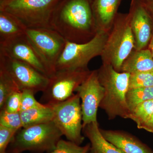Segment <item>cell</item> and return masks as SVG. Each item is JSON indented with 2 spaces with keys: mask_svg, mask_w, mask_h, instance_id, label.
<instances>
[{
  "mask_svg": "<svg viewBox=\"0 0 153 153\" xmlns=\"http://www.w3.org/2000/svg\"><path fill=\"white\" fill-rule=\"evenodd\" d=\"M35 94L29 90H24L22 91L21 100V111L30 109L33 108L39 107L44 104L39 102L35 98Z\"/></svg>",
  "mask_w": 153,
  "mask_h": 153,
  "instance_id": "obj_27",
  "label": "cell"
},
{
  "mask_svg": "<svg viewBox=\"0 0 153 153\" xmlns=\"http://www.w3.org/2000/svg\"><path fill=\"white\" fill-rule=\"evenodd\" d=\"M107 31L98 30L93 38L83 43L66 41L63 52L57 60L56 71L88 70L89 61L101 55L108 37Z\"/></svg>",
  "mask_w": 153,
  "mask_h": 153,
  "instance_id": "obj_5",
  "label": "cell"
},
{
  "mask_svg": "<svg viewBox=\"0 0 153 153\" xmlns=\"http://www.w3.org/2000/svg\"><path fill=\"white\" fill-rule=\"evenodd\" d=\"M5 1V0H0V2L3 1Z\"/></svg>",
  "mask_w": 153,
  "mask_h": 153,
  "instance_id": "obj_33",
  "label": "cell"
},
{
  "mask_svg": "<svg viewBox=\"0 0 153 153\" xmlns=\"http://www.w3.org/2000/svg\"><path fill=\"white\" fill-rule=\"evenodd\" d=\"M129 15L134 38L135 50L144 49L152 37V21L150 13L141 0H132Z\"/></svg>",
  "mask_w": 153,
  "mask_h": 153,
  "instance_id": "obj_12",
  "label": "cell"
},
{
  "mask_svg": "<svg viewBox=\"0 0 153 153\" xmlns=\"http://www.w3.org/2000/svg\"><path fill=\"white\" fill-rule=\"evenodd\" d=\"M0 53L27 63L48 76L40 56L25 34L7 41H0Z\"/></svg>",
  "mask_w": 153,
  "mask_h": 153,
  "instance_id": "obj_13",
  "label": "cell"
},
{
  "mask_svg": "<svg viewBox=\"0 0 153 153\" xmlns=\"http://www.w3.org/2000/svg\"><path fill=\"white\" fill-rule=\"evenodd\" d=\"M99 79L104 88V94L100 108L109 120L117 117L128 119L130 111L126 95L129 89V73L115 70L111 65L103 64L97 70Z\"/></svg>",
  "mask_w": 153,
  "mask_h": 153,
  "instance_id": "obj_2",
  "label": "cell"
},
{
  "mask_svg": "<svg viewBox=\"0 0 153 153\" xmlns=\"http://www.w3.org/2000/svg\"><path fill=\"white\" fill-rule=\"evenodd\" d=\"M75 92L81 100L82 126L97 121V112L104 94V89L99 79L97 70L91 71Z\"/></svg>",
  "mask_w": 153,
  "mask_h": 153,
  "instance_id": "obj_11",
  "label": "cell"
},
{
  "mask_svg": "<svg viewBox=\"0 0 153 153\" xmlns=\"http://www.w3.org/2000/svg\"><path fill=\"white\" fill-rule=\"evenodd\" d=\"M63 135L53 121L23 128L14 136L7 153H49L55 149Z\"/></svg>",
  "mask_w": 153,
  "mask_h": 153,
  "instance_id": "obj_3",
  "label": "cell"
},
{
  "mask_svg": "<svg viewBox=\"0 0 153 153\" xmlns=\"http://www.w3.org/2000/svg\"><path fill=\"white\" fill-rule=\"evenodd\" d=\"M20 114L23 128L52 121L54 117L52 108L46 105L20 111Z\"/></svg>",
  "mask_w": 153,
  "mask_h": 153,
  "instance_id": "obj_19",
  "label": "cell"
},
{
  "mask_svg": "<svg viewBox=\"0 0 153 153\" xmlns=\"http://www.w3.org/2000/svg\"><path fill=\"white\" fill-rule=\"evenodd\" d=\"M22 91H14L6 100L1 110H4L10 112H19L21 111Z\"/></svg>",
  "mask_w": 153,
  "mask_h": 153,
  "instance_id": "obj_26",
  "label": "cell"
},
{
  "mask_svg": "<svg viewBox=\"0 0 153 153\" xmlns=\"http://www.w3.org/2000/svg\"><path fill=\"white\" fill-rule=\"evenodd\" d=\"M149 49L150 50L151 53L153 57V36L151 38V41H150L149 45Z\"/></svg>",
  "mask_w": 153,
  "mask_h": 153,
  "instance_id": "obj_31",
  "label": "cell"
},
{
  "mask_svg": "<svg viewBox=\"0 0 153 153\" xmlns=\"http://www.w3.org/2000/svg\"><path fill=\"white\" fill-rule=\"evenodd\" d=\"M114 22L101 56L103 64L111 65L120 71L125 60L134 48V38L129 14H117Z\"/></svg>",
  "mask_w": 153,
  "mask_h": 153,
  "instance_id": "obj_4",
  "label": "cell"
},
{
  "mask_svg": "<svg viewBox=\"0 0 153 153\" xmlns=\"http://www.w3.org/2000/svg\"><path fill=\"white\" fill-rule=\"evenodd\" d=\"M25 34L40 56L49 78L51 77L56 72V64L66 40L51 28H27Z\"/></svg>",
  "mask_w": 153,
  "mask_h": 153,
  "instance_id": "obj_7",
  "label": "cell"
},
{
  "mask_svg": "<svg viewBox=\"0 0 153 153\" xmlns=\"http://www.w3.org/2000/svg\"><path fill=\"white\" fill-rule=\"evenodd\" d=\"M50 106L54 112L53 121L63 135L80 146L85 138L82 134V115L78 94H74L67 100Z\"/></svg>",
  "mask_w": 153,
  "mask_h": 153,
  "instance_id": "obj_8",
  "label": "cell"
},
{
  "mask_svg": "<svg viewBox=\"0 0 153 153\" xmlns=\"http://www.w3.org/2000/svg\"><path fill=\"white\" fill-rule=\"evenodd\" d=\"M90 72L88 70L56 71L49 77L47 88L43 92L42 104L50 106L70 98Z\"/></svg>",
  "mask_w": 153,
  "mask_h": 153,
  "instance_id": "obj_10",
  "label": "cell"
},
{
  "mask_svg": "<svg viewBox=\"0 0 153 153\" xmlns=\"http://www.w3.org/2000/svg\"><path fill=\"white\" fill-rule=\"evenodd\" d=\"M50 25L67 41L83 43L89 41L97 32L91 0H60Z\"/></svg>",
  "mask_w": 153,
  "mask_h": 153,
  "instance_id": "obj_1",
  "label": "cell"
},
{
  "mask_svg": "<svg viewBox=\"0 0 153 153\" xmlns=\"http://www.w3.org/2000/svg\"><path fill=\"white\" fill-rule=\"evenodd\" d=\"M17 132L0 125V153H7L8 147Z\"/></svg>",
  "mask_w": 153,
  "mask_h": 153,
  "instance_id": "obj_28",
  "label": "cell"
},
{
  "mask_svg": "<svg viewBox=\"0 0 153 153\" xmlns=\"http://www.w3.org/2000/svg\"><path fill=\"white\" fill-rule=\"evenodd\" d=\"M141 1H142L143 2L147 3L149 2H150L151 1H153V0H141Z\"/></svg>",
  "mask_w": 153,
  "mask_h": 153,
  "instance_id": "obj_32",
  "label": "cell"
},
{
  "mask_svg": "<svg viewBox=\"0 0 153 153\" xmlns=\"http://www.w3.org/2000/svg\"><path fill=\"white\" fill-rule=\"evenodd\" d=\"M120 72L130 74L143 72H153V57L149 49L135 50L125 60Z\"/></svg>",
  "mask_w": 153,
  "mask_h": 153,
  "instance_id": "obj_16",
  "label": "cell"
},
{
  "mask_svg": "<svg viewBox=\"0 0 153 153\" xmlns=\"http://www.w3.org/2000/svg\"><path fill=\"white\" fill-rule=\"evenodd\" d=\"M151 100H153V86L128 89L126 95L130 114L139 104Z\"/></svg>",
  "mask_w": 153,
  "mask_h": 153,
  "instance_id": "obj_20",
  "label": "cell"
},
{
  "mask_svg": "<svg viewBox=\"0 0 153 153\" xmlns=\"http://www.w3.org/2000/svg\"><path fill=\"white\" fill-rule=\"evenodd\" d=\"M60 0H5L0 11L12 14L27 28L50 27V21Z\"/></svg>",
  "mask_w": 153,
  "mask_h": 153,
  "instance_id": "obj_6",
  "label": "cell"
},
{
  "mask_svg": "<svg viewBox=\"0 0 153 153\" xmlns=\"http://www.w3.org/2000/svg\"><path fill=\"white\" fill-rule=\"evenodd\" d=\"M153 86V72H143L130 74L129 89Z\"/></svg>",
  "mask_w": 153,
  "mask_h": 153,
  "instance_id": "obj_24",
  "label": "cell"
},
{
  "mask_svg": "<svg viewBox=\"0 0 153 153\" xmlns=\"http://www.w3.org/2000/svg\"><path fill=\"white\" fill-rule=\"evenodd\" d=\"M84 135L90 142L88 153H124L103 137L98 122H92L83 127Z\"/></svg>",
  "mask_w": 153,
  "mask_h": 153,
  "instance_id": "obj_17",
  "label": "cell"
},
{
  "mask_svg": "<svg viewBox=\"0 0 153 153\" xmlns=\"http://www.w3.org/2000/svg\"><path fill=\"white\" fill-rule=\"evenodd\" d=\"M27 27L12 14L0 11V41L25 35Z\"/></svg>",
  "mask_w": 153,
  "mask_h": 153,
  "instance_id": "obj_18",
  "label": "cell"
},
{
  "mask_svg": "<svg viewBox=\"0 0 153 153\" xmlns=\"http://www.w3.org/2000/svg\"><path fill=\"white\" fill-rule=\"evenodd\" d=\"M121 0H91L97 31H107L114 22Z\"/></svg>",
  "mask_w": 153,
  "mask_h": 153,
  "instance_id": "obj_15",
  "label": "cell"
},
{
  "mask_svg": "<svg viewBox=\"0 0 153 153\" xmlns=\"http://www.w3.org/2000/svg\"><path fill=\"white\" fill-rule=\"evenodd\" d=\"M90 147V144L82 147L70 141L60 139L55 149L49 153H88Z\"/></svg>",
  "mask_w": 153,
  "mask_h": 153,
  "instance_id": "obj_25",
  "label": "cell"
},
{
  "mask_svg": "<svg viewBox=\"0 0 153 153\" xmlns=\"http://www.w3.org/2000/svg\"><path fill=\"white\" fill-rule=\"evenodd\" d=\"M0 125L16 131H19L23 128L20 112H10L4 110H1Z\"/></svg>",
  "mask_w": 153,
  "mask_h": 153,
  "instance_id": "obj_23",
  "label": "cell"
},
{
  "mask_svg": "<svg viewBox=\"0 0 153 153\" xmlns=\"http://www.w3.org/2000/svg\"><path fill=\"white\" fill-rule=\"evenodd\" d=\"M140 129H143L153 134V114L148 121L142 126Z\"/></svg>",
  "mask_w": 153,
  "mask_h": 153,
  "instance_id": "obj_29",
  "label": "cell"
},
{
  "mask_svg": "<svg viewBox=\"0 0 153 153\" xmlns=\"http://www.w3.org/2000/svg\"><path fill=\"white\" fill-rule=\"evenodd\" d=\"M153 114V100L144 102L137 105L130 114L129 118L134 121L140 129Z\"/></svg>",
  "mask_w": 153,
  "mask_h": 153,
  "instance_id": "obj_21",
  "label": "cell"
},
{
  "mask_svg": "<svg viewBox=\"0 0 153 153\" xmlns=\"http://www.w3.org/2000/svg\"></svg>",
  "mask_w": 153,
  "mask_h": 153,
  "instance_id": "obj_34",
  "label": "cell"
},
{
  "mask_svg": "<svg viewBox=\"0 0 153 153\" xmlns=\"http://www.w3.org/2000/svg\"><path fill=\"white\" fill-rule=\"evenodd\" d=\"M144 3V2H143ZM144 3L147 7L148 10L150 13L151 16H152L153 17V1H151L150 2L147 3Z\"/></svg>",
  "mask_w": 153,
  "mask_h": 153,
  "instance_id": "obj_30",
  "label": "cell"
},
{
  "mask_svg": "<svg viewBox=\"0 0 153 153\" xmlns=\"http://www.w3.org/2000/svg\"><path fill=\"white\" fill-rule=\"evenodd\" d=\"M100 131L107 140L124 153H153L151 148L131 134L120 130Z\"/></svg>",
  "mask_w": 153,
  "mask_h": 153,
  "instance_id": "obj_14",
  "label": "cell"
},
{
  "mask_svg": "<svg viewBox=\"0 0 153 153\" xmlns=\"http://www.w3.org/2000/svg\"><path fill=\"white\" fill-rule=\"evenodd\" d=\"M0 68L11 76L21 91L29 90L35 94L43 92L49 83V77L33 66L2 53Z\"/></svg>",
  "mask_w": 153,
  "mask_h": 153,
  "instance_id": "obj_9",
  "label": "cell"
},
{
  "mask_svg": "<svg viewBox=\"0 0 153 153\" xmlns=\"http://www.w3.org/2000/svg\"><path fill=\"white\" fill-rule=\"evenodd\" d=\"M17 91L21 90L11 76L0 68V109L3 107L9 96Z\"/></svg>",
  "mask_w": 153,
  "mask_h": 153,
  "instance_id": "obj_22",
  "label": "cell"
}]
</instances>
